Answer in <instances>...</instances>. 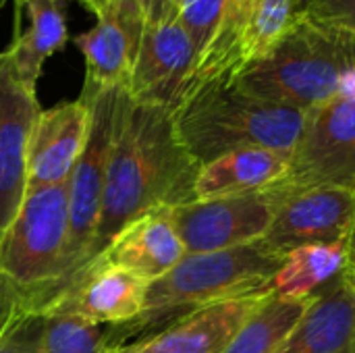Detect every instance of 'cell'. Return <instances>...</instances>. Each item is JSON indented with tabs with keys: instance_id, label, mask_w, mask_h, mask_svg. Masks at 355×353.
Masks as SVG:
<instances>
[{
	"instance_id": "8",
	"label": "cell",
	"mask_w": 355,
	"mask_h": 353,
	"mask_svg": "<svg viewBox=\"0 0 355 353\" xmlns=\"http://www.w3.org/2000/svg\"><path fill=\"white\" fill-rule=\"evenodd\" d=\"M312 187L355 191V96H337L306 112L285 175L268 185L281 202Z\"/></svg>"
},
{
	"instance_id": "24",
	"label": "cell",
	"mask_w": 355,
	"mask_h": 353,
	"mask_svg": "<svg viewBox=\"0 0 355 353\" xmlns=\"http://www.w3.org/2000/svg\"><path fill=\"white\" fill-rule=\"evenodd\" d=\"M112 350L110 327L60 310L44 312L42 353H110Z\"/></svg>"
},
{
	"instance_id": "12",
	"label": "cell",
	"mask_w": 355,
	"mask_h": 353,
	"mask_svg": "<svg viewBox=\"0 0 355 353\" xmlns=\"http://www.w3.org/2000/svg\"><path fill=\"white\" fill-rule=\"evenodd\" d=\"M200 50L177 17L146 23L127 92L148 104L175 112L193 73Z\"/></svg>"
},
{
	"instance_id": "20",
	"label": "cell",
	"mask_w": 355,
	"mask_h": 353,
	"mask_svg": "<svg viewBox=\"0 0 355 353\" xmlns=\"http://www.w3.org/2000/svg\"><path fill=\"white\" fill-rule=\"evenodd\" d=\"M17 12L27 8L29 29L15 33L12 44L6 48L21 81L35 89L42 77L44 62L67 46L69 29L60 10V0H15Z\"/></svg>"
},
{
	"instance_id": "2",
	"label": "cell",
	"mask_w": 355,
	"mask_h": 353,
	"mask_svg": "<svg viewBox=\"0 0 355 353\" xmlns=\"http://www.w3.org/2000/svg\"><path fill=\"white\" fill-rule=\"evenodd\" d=\"M283 260L262 239L220 252L185 254L168 275L148 287L146 306L135 320L110 327L112 347L148 337L210 304L272 291Z\"/></svg>"
},
{
	"instance_id": "23",
	"label": "cell",
	"mask_w": 355,
	"mask_h": 353,
	"mask_svg": "<svg viewBox=\"0 0 355 353\" xmlns=\"http://www.w3.org/2000/svg\"><path fill=\"white\" fill-rule=\"evenodd\" d=\"M44 312L0 275V353H42Z\"/></svg>"
},
{
	"instance_id": "18",
	"label": "cell",
	"mask_w": 355,
	"mask_h": 353,
	"mask_svg": "<svg viewBox=\"0 0 355 353\" xmlns=\"http://www.w3.org/2000/svg\"><path fill=\"white\" fill-rule=\"evenodd\" d=\"M277 353H355V293L345 270L312 298Z\"/></svg>"
},
{
	"instance_id": "17",
	"label": "cell",
	"mask_w": 355,
	"mask_h": 353,
	"mask_svg": "<svg viewBox=\"0 0 355 353\" xmlns=\"http://www.w3.org/2000/svg\"><path fill=\"white\" fill-rule=\"evenodd\" d=\"M185 254L171 208H154L127 223L94 260L123 268L152 285L168 275Z\"/></svg>"
},
{
	"instance_id": "22",
	"label": "cell",
	"mask_w": 355,
	"mask_h": 353,
	"mask_svg": "<svg viewBox=\"0 0 355 353\" xmlns=\"http://www.w3.org/2000/svg\"><path fill=\"white\" fill-rule=\"evenodd\" d=\"M312 298L287 300L275 293L266 295L220 353H277L310 308Z\"/></svg>"
},
{
	"instance_id": "28",
	"label": "cell",
	"mask_w": 355,
	"mask_h": 353,
	"mask_svg": "<svg viewBox=\"0 0 355 353\" xmlns=\"http://www.w3.org/2000/svg\"><path fill=\"white\" fill-rule=\"evenodd\" d=\"M345 275L349 277L355 293V212L354 221H352V229H349V235H347V264H345Z\"/></svg>"
},
{
	"instance_id": "13",
	"label": "cell",
	"mask_w": 355,
	"mask_h": 353,
	"mask_svg": "<svg viewBox=\"0 0 355 353\" xmlns=\"http://www.w3.org/2000/svg\"><path fill=\"white\" fill-rule=\"evenodd\" d=\"M354 212V189H304L279 206L262 241L283 258L304 246L343 241L349 235Z\"/></svg>"
},
{
	"instance_id": "30",
	"label": "cell",
	"mask_w": 355,
	"mask_h": 353,
	"mask_svg": "<svg viewBox=\"0 0 355 353\" xmlns=\"http://www.w3.org/2000/svg\"><path fill=\"white\" fill-rule=\"evenodd\" d=\"M4 4H6V0H0V8H2Z\"/></svg>"
},
{
	"instance_id": "29",
	"label": "cell",
	"mask_w": 355,
	"mask_h": 353,
	"mask_svg": "<svg viewBox=\"0 0 355 353\" xmlns=\"http://www.w3.org/2000/svg\"><path fill=\"white\" fill-rule=\"evenodd\" d=\"M62 2V0H60ZM77 2H81V4H85L92 12H96L98 8H100V4L104 2V0H77Z\"/></svg>"
},
{
	"instance_id": "1",
	"label": "cell",
	"mask_w": 355,
	"mask_h": 353,
	"mask_svg": "<svg viewBox=\"0 0 355 353\" xmlns=\"http://www.w3.org/2000/svg\"><path fill=\"white\" fill-rule=\"evenodd\" d=\"M200 169L179 137L173 112L158 104L139 102L125 87H119L92 260L139 214L196 200L193 187Z\"/></svg>"
},
{
	"instance_id": "27",
	"label": "cell",
	"mask_w": 355,
	"mask_h": 353,
	"mask_svg": "<svg viewBox=\"0 0 355 353\" xmlns=\"http://www.w3.org/2000/svg\"><path fill=\"white\" fill-rule=\"evenodd\" d=\"M141 6L148 23H162L175 17V0H141Z\"/></svg>"
},
{
	"instance_id": "25",
	"label": "cell",
	"mask_w": 355,
	"mask_h": 353,
	"mask_svg": "<svg viewBox=\"0 0 355 353\" xmlns=\"http://www.w3.org/2000/svg\"><path fill=\"white\" fill-rule=\"evenodd\" d=\"M225 8L227 0H175V17L185 27L200 54L214 37Z\"/></svg>"
},
{
	"instance_id": "5",
	"label": "cell",
	"mask_w": 355,
	"mask_h": 353,
	"mask_svg": "<svg viewBox=\"0 0 355 353\" xmlns=\"http://www.w3.org/2000/svg\"><path fill=\"white\" fill-rule=\"evenodd\" d=\"M69 241V181L31 191L0 243V275L40 310L50 304L64 268Z\"/></svg>"
},
{
	"instance_id": "6",
	"label": "cell",
	"mask_w": 355,
	"mask_h": 353,
	"mask_svg": "<svg viewBox=\"0 0 355 353\" xmlns=\"http://www.w3.org/2000/svg\"><path fill=\"white\" fill-rule=\"evenodd\" d=\"M116 89L119 87H106L98 92L79 94V98L89 108V131L83 152L69 179V241H67L62 277L50 304L67 289V285L92 260V248H94L98 218L102 210L106 171H108V158L112 146Z\"/></svg>"
},
{
	"instance_id": "14",
	"label": "cell",
	"mask_w": 355,
	"mask_h": 353,
	"mask_svg": "<svg viewBox=\"0 0 355 353\" xmlns=\"http://www.w3.org/2000/svg\"><path fill=\"white\" fill-rule=\"evenodd\" d=\"M89 131V108L77 98L42 108L27 156V193L62 185L83 152Z\"/></svg>"
},
{
	"instance_id": "21",
	"label": "cell",
	"mask_w": 355,
	"mask_h": 353,
	"mask_svg": "<svg viewBox=\"0 0 355 353\" xmlns=\"http://www.w3.org/2000/svg\"><path fill=\"white\" fill-rule=\"evenodd\" d=\"M347 264V239L333 243H312L289 252L275 275L272 293L287 300L316 295Z\"/></svg>"
},
{
	"instance_id": "15",
	"label": "cell",
	"mask_w": 355,
	"mask_h": 353,
	"mask_svg": "<svg viewBox=\"0 0 355 353\" xmlns=\"http://www.w3.org/2000/svg\"><path fill=\"white\" fill-rule=\"evenodd\" d=\"M260 291L200 308L160 331L129 341L110 353H220L245 318L270 295Z\"/></svg>"
},
{
	"instance_id": "10",
	"label": "cell",
	"mask_w": 355,
	"mask_h": 353,
	"mask_svg": "<svg viewBox=\"0 0 355 353\" xmlns=\"http://www.w3.org/2000/svg\"><path fill=\"white\" fill-rule=\"evenodd\" d=\"M42 112L35 89L27 87L8 54L0 52V243L27 196V156Z\"/></svg>"
},
{
	"instance_id": "26",
	"label": "cell",
	"mask_w": 355,
	"mask_h": 353,
	"mask_svg": "<svg viewBox=\"0 0 355 353\" xmlns=\"http://www.w3.org/2000/svg\"><path fill=\"white\" fill-rule=\"evenodd\" d=\"M295 12L355 35V0H297Z\"/></svg>"
},
{
	"instance_id": "7",
	"label": "cell",
	"mask_w": 355,
	"mask_h": 353,
	"mask_svg": "<svg viewBox=\"0 0 355 353\" xmlns=\"http://www.w3.org/2000/svg\"><path fill=\"white\" fill-rule=\"evenodd\" d=\"M295 8L297 0H227L223 21L198 56L179 104L204 85L233 83L283 37Z\"/></svg>"
},
{
	"instance_id": "3",
	"label": "cell",
	"mask_w": 355,
	"mask_h": 353,
	"mask_svg": "<svg viewBox=\"0 0 355 353\" xmlns=\"http://www.w3.org/2000/svg\"><path fill=\"white\" fill-rule=\"evenodd\" d=\"M355 71V35L295 12L283 37L233 83L245 94L297 110L335 100Z\"/></svg>"
},
{
	"instance_id": "11",
	"label": "cell",
	"mask_w": 355,
	"mask_h": 353,
	"mask_svg": "<svg viewBox=\"0 0 355 353\" xmlns=\"http://www.w3.org/2000/svg\"><path fill=\"white\" fill-rule=\"evenodd\" d=\"M96 25L73 37L85 60L81 92L129 87L139 52L146 12L141 0H104L96 10Z\"/></svg>"
},
{
	"instance_id": "9",
	"label": "cell",
	"mask_w": 355,
	"mask_h": 353,
	"mask_svg": "<svg viewBox=\"0 0 355 353\" xmlns=\"http://www.w3.org/2000/svg\"><path fill=\"white\" fill-rule=\"evenodd\" d=\"M281 204L264 187L250 193L191 200L171 208V218L187 254H208L262 239Z\"/></svg>"
},
{
	"instance_id": "16",
	"label": "cell",
	"mask_w": 355,
	"mask_h": 353,
	"mask_svg": "<svg viewBox=\"0 0 355 353\" xmlns=\"http://www.w3.org/2000/svg\"><path fill=\"white\" fill-rule=\"evenodd\" d=\"M148 287L146 281L123 268L92 260L44 312L60 310L98 325L119 327L141 314Z\"/></svg>"
},
{
	"instance_id": "19",
	"label": "cell",
	"mask_w": 355,
	"mask_h": 353,
	"mask_svg": "<svg viewBox=\"0 0 355 353\" xmlns=\"http://www.w3.org/2000/svg\"><path fill=\"white\" fill-rule=\"evenodd\" d=\"M287 164L289 156L272 150L252 148L229 152L202 164L193 196L196 200H210L258 191L281 179L287 171Z\"/></svg>"
},
{
	"instance_id": "4",
	"label": "cell",
	"mask_w": 355,
	"mask_h": 353,
	"mask_svg": "<svg viewBox=\"0 0 355 353\" xmlns=\"http://www.w3.org/2000/svg\"><path fill=\"white\" fill-rule=\"evenodd\" d=\"M187 152L206 164L237 150H272L291 156L306 112L254 98L235 83H212L191 92L173 112Z\"/></svg>"
}]
</instances>
